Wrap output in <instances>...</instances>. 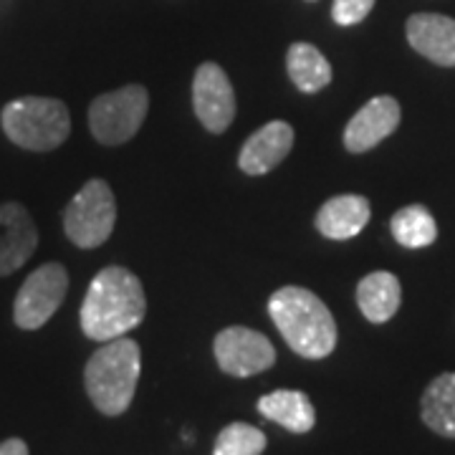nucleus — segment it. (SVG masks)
I'll return each mask as SVG.
<instances>
[{"label": "nucleus", "instance_id": "nucleus-23", "mask_svg": "<svg viewBox=\"0 0 455 455\" xmlns=\"http://www.w3.org/2000/svg\"><path fill=\"white\" fill-rule=\"evenodd\" d=\"M309 3H316V0H309Z\"/></svg>", "mask_w": 455, "mask_h": 455}, {"label": "nucleus", "instance_id": "nucleus-17", "mask_svg": "<svg viewBox=\"0 0 455 455\" xmlns=\"http://www.w3.org/2000/svg\"><path fill=\"white\" fill-rule=\"evenodd\" d=\"M423 423L443 438H455V372L438 374L420 400Z\"/></svg>", "mask_w": 455, "mask_h": 455}, {"label": "nucleus", "instance_id": "nucleus-7", "mask_svg": "<svg viewBox=\"0 0 455 455\" xmlns=\"http://www.w3.org/2000/svg\"><path fill=\"white\" fill-rule=\"evenodd\" d=\"M68 291V274L61 263H44L23 281L13 304V319L20 329L33 331L49 322Z\"/></svg>", "mask_w": 455, "mask_h": 455}, {"label": "nucleus", "instance_id": "nucleus-21", "mask_svg": "<svg viewBox=\"0 0 455 455\" xmlns=\"http://www.w3.org/2000/svg\"><path fill=\"white\" fill-rule=\"evenodd\" d=\"M374 0H334L331 3V18L339 26H357L370 16Z\"/></svg>", "mask_w": 455, "mask_h": 455}, {"label": "nucleus", "instance_id": "nucleus-12", "mask_svg": "<svg viewBox=\"0 0 455 455\" xmlns=\"http://www.w3.org/2000/svg\"><path fill=\"white\" fill-rule=\"evenodd\" d=\"M293 147V127L289 122H268L245 140L238 164L245 175H266L286 160Z\"/></svg>", "mask_w": 455, "mask_h": 455}, {"label": "nucleus", "instance_id": "nucleus-11", "mask_svg": "<svg viewBox=\"0 0 455 455\" xmlns=\"http://www.w3.org/2000/svg\"><path fill=\"white\" fill-rule=\"evenodd\" d=\"M38 245V228L20 203L0 205V276L18 271Z\"/></svg>", "mask_w": 455, "mask_h": 455}, {"label": "nucleus", "instance_id": "nucleus-14", "mask_svg": "<svg viewBox=\"0 0 455 455\" xmlns=\"http://www.w3.org/2000/svg\"><path fill=\"white\" fill-rule=\"evenodd\" d=\"M370 223V200L362 196H339L326 200L316 212L319 233L331 241H347Z\"/></svg>", "mask_w": 455, "mask_h": 455}, {"label": "nucleus", "instance_id": "nucleus-13", "mask_svg": "<svg viewBox=\"0 0 455 455\" xmlns=\"http://www.w3.org/2000/svg\"><path fill=\"white\" fill-rule=\"evenodd\" d=\"M410 46L438 66H455V20L440 13H415L407 18Z\"/></svg>", "mask_w": 455, "mask_h": 455}, {"label": "nucleus", "instance_id": "nucleus-9", "mask_svg": "<svg viewBox=\"0 0 455 455\" xmlns=\"http://www.w3.org/2000/svg\"><path fill=\"white\" fill-rule=\"evenodd\" d=\"M193 109L200 124L212 134L226 132L235 119V92L218 64H200L193 79Z\"/></svg>", "mask_w": 455, "mask_h": 455}, {"label": "nucleus", "instance_id": "nucleus-2", "mask_svg": "<svg viewBox=\"0 0 455 455\" xmlns=\"http://www.w3.org/2000/svg\"><path fill=\"white\" fill-rule=\"evenodd\" d=\"M268 314L296 355L324 359L337 347V322L326 304L301 286H283L268 299Z\"/></svg>", "mask_w": 455, "mask_h": 455}, {"label": "nucleus", "instance_id": "nucleus-19", "mask_svg": "<svg viewBox=\"0 0 455 455\" xmlns=\"http://www.w3.org/2000/svg\"><path fill=\"white\" fill-rule=\"evenodd\" d=\"M392 235L405 248H425L435 243L438 238V223L423 205H407L392 215Z\"/></svg>", "mask_w": 455, "mask_h": 455}, {"label": "nucleus", "instance_id": "nucleus-4", "mask_svg": "<svg viewBox=\"0 0 455 455\" xmlns=\"http://www.w3.org/2000/svg\"><path fill=\"white\" fill-rule=\"evenodd\" d=\"M0 122L13 145L33 152L56 149L71 132V116L64 101L46 97H23L5 104Z\"/></svg>", "mask_w": 455, "mask_h": 455}, {"label": "nucleus", "instance_id": "nucleus-16", "mask_svg": "<svg viewBox=\"0 0 455 455\" xmlns=\"http://www.w3.org/2000/svg\"><path fill=\"white\" fill-rule=\"evenodd\" d=\"M259 412L291 433H309L316 423L311 400L299 390H276L259 400Z\"/></svg>", "mask_w": 455, "mask_h": 455}, {"label": "nucleus", "instance_id": "nucleus-5", "mask_svg": "<svg viewBox=\"0 0 455 455\" xmlns=\"http://www.w3.org/2000/svg\"><path fill=\"white\" fill-rule=\"evenodd\" d=\"M147 107L149 97L145 86L140 84L101 94L89 107V130L101 145H122L140 132L147 116Z\"/></svg>", "mask_w": 455, "mask_h": 455}, {"label": "nucleus", "instance_id": "nucleus-3", "mask_svg": "<svg viewBox=\"0 0 455 455\" xmlns=\"http://www.w3.org/2000/svg\"><path fill=\"white\" fill-rule=\"evenodd\" d=\"M142 372L140 344L127 337L104 341L86 362L84 382L92 403L104 415H122L134 400V390Z\"/></svg>", "mask_w": 455, "mask_h": 455}, {"label": "nucleus", "instance_id": "nucleus-10", "mask_svg": "<svg viewBox=\"0 0 455 455\" xmlns=\"http://www.w3.org/2000/svg\"><path fill=\"white\" fill-rule=\"evenodd\" d=\"M400 116L403 112L397 99L374 97L349 119L344 130V147L349 152H370L400 127Z\"/></svg>", "mask_w": 455, "mask_h": 455}, {"label": "nucleus", "instance_id": "nucleus-1", "mask_svg": "<svg viewBox=\"0 0 455 455\" xmlns=\"http://www.w3.org/2000/svg\"><path fill=\"white\" fill-rule=\"evenodd\" d=\"M147 314L140 278L122 266L99 271L82 304V329L89 339L112 341L142 324Z\"/></svg>", "mask_w": 455, "mask_h": 455}, {"label": "nucleus", "instance_id": "nucleus-22", "mask_svg": "<svg viewBox=\"0 0 455 455\" xmlns=\"http://www.w3.org/2000/svg\"><path fill=\"white\" fill-rule=\"evenodd\" d=\"M0 455H28V445L20 438H11L0 443Z\"/></svg>", "mask_w": 455, "mask_h": 455}, {"label": "nucleus", "instance_id": "nucleus-8", "mask_svg": "<svg viewBox=\"0 0 455 455\" xmlns=\"http://www.w3.org/2000/svg\"><path fill=\"white\" fill-rule=\"evenodd\" d=\"M215 359L220 370L233 377L266 372L276 362V349L263 334L245 326H228L215 337Z\"/></svg>", "mask_w": 455, "mask_h": 455}, {"label": "nucleus", "instance_id": "nucleus-6", "mask_svg": "<svg viewBox=\"0 0 455 455\" xmlns=\"http://www.w3.org/2000/svg\"><path fill=\"white\" fill-rule=\"evenodd\" d=\"M116 203L104 180H89L64 212L66 238L79 248H97L112 235Z\"/></svg>", "mask_w": 455, "mask_h": 455}, {"label": "nucleus", "instance_id": "nucleus-20", "mask_svg": "<svg viewBox=\"0 0 455 455\" xmlns=\"http://www.w3.org/2000/svg\"><path fill=\"white\" fill-rule=\"evenodd\" d=\"M266 451L263 430L248 423H230L215 438L212 455H260Z\"/></svg>", "mask_w": 455, "mask_h": 455}, {"label": "nucleus", "instance_id": "nucleus-18", "mask_svg": "<svg viewBox=\"0 0 455 455\" xmlns=\"http://www.w3.org/2000/svg\"><path fill=\"white\" fill-rule=\"evenodd\" d=\"M286 68L299 92L316 94L331 82V66L326 56L311 44H293L286 53Z\"/></svg>", "mask_w": 455, "mask_h": 455}, {"label": "nucleus", "instance_id": "nucleus-15", "mask_svg": "<svg viewBox=\"0 0 455 455\" xmlns=\"http://www.w3.org/2000/svg\"><path fill=\"white\" fill-rule=\"evenodd\" d=\"M403 301V286L400 278L390 271H374L359 281L357 304L367 322L372 324H385L400 309Z\"/></svg>", "mask_w": 455, "mask_h": 455}]
</instances>
